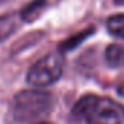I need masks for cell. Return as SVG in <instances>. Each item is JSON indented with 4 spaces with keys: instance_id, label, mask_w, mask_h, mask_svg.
<instances>
[{
    "instance_id": "4",
    "label": "cell",
    "mask_w": 124,
    "mask_h": 124,
    "mask_svg": "<svg viewBox=\"0 0 124 124\" xmlns=\"http://www.w3.org/2000/svg\"><path fill=\"white\" fill-rule=\"evenodd\" d=\"M45 8H47V0H32L29 5H26L21 10V19L26 23H31L42 15Z\"/></svg>"
},
{
    "instance_id": "2",
    "label": "cell",
    "mask_w": 124,
    "mask_h": 124,
    "mask_svg": "<svg viewBox=\"0 0 124 124\" xmlns=\"http://www.w3.org/2000/svg\"><path fill=\"white\" fill-rule=\"evenodd\" d=\"M53 105V96L44 91H22L10 105V115L18 123H25L45 115Z\"/></svg>"
},
{
    "instance_id": "1",
    "label": "cell",
    "mask_w": 124,
    "mask_h": 124,
    "mask_svg": "<svg viewBox=\"0 0 124 124\" xmlns=\"http://www.w3.org/2000/svg\"><path fill=\"white\" fill-rule=\"evenodd\" d=\"M73 114L88 124H124V107L111 98L86 95L78 101Z\"/></svg>"
},
{
    "instance_id": "3",
    "label": "cell",
    "mask_w": 124,
    "mask_h": 124,
    "mask_svg": "<svg viewBox=\"0 0 124 124\" xmlns=\"http://www.w3.org/2000/svg\"><path fill=\"white\" fill-rule=\"evenodd\" d=\"M63 66H64L63 55L60 53H51L42 57L29 69L26 79L31 85L39 88L53 85L63 73Z\"/></svg>"
},
{
    "instance_id": "10",
    "label": "cell",
    "mask_w": 124,
    "mask_h": 124,
    "mask_svg": "<svg viewBox=\"0 0 124 124\" xmlns=\"http://www.w3.org/2000/svg\"><path fill=\"white\" fill-rule=\"evenodd\" d=\"M37 124H51V123H45V121H41V123H37Z\"/></svg>"
},
{
    "instance_id": "7",
    "label": "cell",
    "mask_w": 124,
    "mask_h": 124,
    "mask_svg": "<svg viewBox=\"0 0 124 124\" xmlns=\"http://www.w3.org/2000/svg\"><path fill=\"white\" fill-rule=\"evenodd\" d=\"M93 32V28H89V29H86V31H83V32H80V34H76V35H72L70 38H67L63 44L60 45V51H70V50H73V48H76L80 42H83Z\"/></svg>"
},
{
    "instance_id": "6",
    "label": "cell",
    "mask_w": 124,
    "mask_h": 124,
    "mask_svg": "<svg viewBox=\"0 0 124 124\" xmlns=\"http://www.w3.org/2000/svg\"><path fill=\"white\" fill-rule=\"evenodd\" d=\"M107 29L112 37L124 38V13L109 16L107 19Z\"/></svg>"
},
{
    "instance_id": "9",
    "label": "cell",
    "mask_w": 124,
    "mask_h": 124,
    "mask_svg": "<svg viewBox=\"0 0 124 124\" xmlns=\"http://www.w3.org/2000/svg\"><path fill=\"white\" fill-rule=\"evenodd\" d=\"M115 5H120V6H124V0H114Z\"/></svg>"
},
{
    "instance_id": "5",
    "label": "cell",
    "mask_w": 124,
    "mask_h": 124,
    "mask_svg": "<svg viewBox=\"0 0 124 124\" xmlns=\"http://www.w3.org/2000/svg\"><path fill=\"white\" fill-rule=\"evenodd\" d=\"M105 60L109 67H123L124 66V47L118 44H111L105 50Z\"/></svg>"
},
{
    "instance_id": "8",
    "label": "cell",
    "mask_w": 124,
    "mask_h": 124,
    "mask_svg": "<svg viewBox=\"0 0 124 124\" xmlns=\"http://www.w3.org/2000/svg\"><path fill=\"white\" fill-rule=\"evenodd\" d=\"M15 28H16V22H15V18L12 15L0 18V41L6 39L15 31Z\"/></svg>"
}]
</instances>
